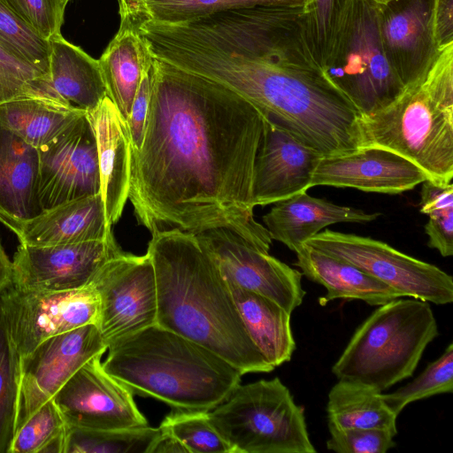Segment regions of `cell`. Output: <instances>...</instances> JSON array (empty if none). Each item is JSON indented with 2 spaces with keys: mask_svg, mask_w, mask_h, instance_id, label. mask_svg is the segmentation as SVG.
<instances>
[{
  "mask_svg": "<svg viewBox=\"0 0 453 453\" xmlns=\"http://www.w3.org/2000/svg\"><path fill=\"white\" fill-rule=\"evenodd\" d=\"M265 120L226 86L154 58L143 139L131 150L128 199L138 224L150 233L226 228L269 253L253 200Z\"/></svg>",
  "mask_w": 453,
  "mask_h": 453,
  "instance_id": "1",
  "label": "cell"
},
{
  "mask_svg": "<svg viewBox=\"0 0 453 453\" xmlns=\"http://www.w3.org/2000/svg\"><path fill=\"white\" fill-rule=\"evenodd\" d=\"M156 58L220 83L323 156L360 148V114L312 67L278 43L229 25H164Z\"/></svg>",
  "mask_w": 453,
  "mask_h": 453,
  "instance_id": "2",
  "label": "cell"
},
{
  "mask_svg": "<svg viewBox=\"0 0 453 453\" xmlns=\"http://www.w3.org/2000/svg\"><path fill=\"white\" fill-rule=\"evenodd\" d=\"M157 324L213 351L243 375L274 370L250 338L227 282L195 234L151 233Z\"/></svg>",
  "mask_w": 453,
  "mask_h": 453,
  "instance_id": "3",
  "label": "cell"
},
{
  "mask_svg": "<svg viewBox=\"0 0 453 453\" xmlns=\"http://www.w3.org/2000/svg\"><path fill=\"white\" fill-rule=\"evenodd\" d=\"M104 369L134 395L174 410L209 411L240 384L242 373L205 347L155 324L108 345Z\"/></svg>",
  "mask_w": 453,
  "mask_h": 453,
  "instance_id": "4",
  "label": "cell"
},
{
  "mask_svg": "<svg viewBox=\"0 0 453 453\" xmlns=\"http://www.w3.org/2000/svg\"><path fill=\"white\" fill-rule=\"evenodd\" d=\"M360 147L395 152L429 180L453 179V40L434 45L397 96L359 119Z\"/></svg>",
  "mask_w": 453,
  "mask_h": 453,
  "instance_id": "5",
  "label": "cell"
},
{
  "mask_svg": "<svg viewBox=\"0 0 453 453\" xmlns=\"http://www.w3.org/2000/svg\"><path fill=\"white\" fill-rule=\"evenodd\" d=\"M383 10L371 0H341L310 64L361 116L389 104L404 81L381 35Z\"/></svg>",
  "mask_w": 453,
  "mask_h": 453,
  "instance_id": "6",
  "label": "cell"
},
{
  "mask_svg": "<svg viewBox=\"0 0 453 453\" xmlns=\"http://www.w3.org/2000/svg\"><path fill=\"white\" fill-rule=\"evenodd\" d=\"M439 334L428 302L400 297L378 308L356 329L332 367L339 380L380 393L412 376Z\"/></svg>",
  "mask_w": 453,
  "mask_h": 453,
  "instance_id": "7",
  "label": "cell"
},
{
  "mask_svg": "<svg viewBox=\"0 0 453 453\" xmlns=\"http://www.w3.org/2000/svg\"><path fill=\"white\" fill-rule=\"evenodd\" d=\"M208 418L234 453H315L304 417L280 378L237 385Z\"/></svg>",
  "mask_w": 453,
  "mask_h": 453,
  "instance_id": "8",
  "label": "cell"
},
{
  "mask_svg": "<svg viewBox=\"0 0 453 453\" xmlns=\"http://www.w3.org/2000/svg\"><path fill=\"white\" fill-rule=\"evenodd\" d=\"M303 244L355 265L391 287L403 297H412L437 305L453 301L451 275L384 242L354 234L325 230Z\"/></svg>",
  "mask_w": 453,
  "mask_h": 453,
  "instance_id": "9",
  "label": "cell"
},
{
  "mask_svg": "<svg viewBox=\"0 0 453 453\" xmlns=\"http://www.w3.org/2000/svg\"><path fill=\"white\" fill-rule=\"evenodd\" d=\"M91 284L99 298L97 326L107 345L157 324V280L148 253H121L103 266Z\"/></svg>",
  "mask_w": 453,
  "mask_h": 453,
  "instance_id": "10",
  "label": "cell"
},
{
  "mask_svg": "<svg viewBox=\"0 0 453 453\" xmlns=\"http://www.w3.org/2000/svg\"><path fill=\"white\" fill-rule=\"evenodd\" d=\"M10 334L20 357L43 341L98 323L99 298L92 284L68 291L23 290L13 286L0 294Z\"/></svg>",
  "mask_w": 453,
  "mask_h": 453,
  "instance_id": "11",
  "label": "cell"
},
{
  "mask_svg": "<svg viewBox=\"0 0 453 453\" xmlns=\"http://www.w3.org/2000/svg\"><path fill=\"white\" fill-rule=\"evenodd\" d=\"M108 349L97 325L52 336L20 357L16 431L86 362Z\"/></svg>",
  "mask_w": 453,
  "mask_h": 453,
  "instance_id": "12",
  "label": "cell"
},
{
  "mask_svg": "<svg viewBox=\"0 0 453 453\" xmlns=\"http://www.w3.org/2000/svg\"><path fill=\"white\" fill-rule=\"evenodd\" d=\"M225 279L292 311L305 296L302 273L250 244L235 232L211 228L195 234Z\"/></svg>",
  "mask_w": 453,
  "mask_h": 453,
  "instance_id": "13",
  "label": "cell"
},
{
  "mask_svg": "<svg viewBox=\"0 0 453 453\" xmlns=\"http://www.w3.org/2000/svg\"><path fill=\"white\" fill-rule=\"evenodd\" d=\"M37 150L42 211L100 193L96 142L87 112Z\"/></svg>",
  "mask_w": 453,
  "mask_h": 453,
  "instance_id": "14",
  "label": "cell"
},
{
  "mask_svg": "<svg viewBox=\"0 0 453 453\" xmlns=\"http://www.w3.org/2000/svg\"><path fill=\"white\" fill-rule=\"evenodd\" d=\"M101 357L86 362L53 396L65 425L97 430L148 426L134 394L104 369Z\"/></svg>",
  "mask_w": 453,
  "mask_h": 453,
  "instance_id": "15",
  "label": "cell"
},
{
  "mask_svg": "<svg viewBox=\"0 0 453 453\" xmlns=\"http://www.w3.org/2000/svg\"><path fill=\"white\" fill-rule=\"evenodd\" d=\"M124 251L114 235L104 240L50 246L19 243L13 256V287L68 291L91 284L103 266Z\"/></svg>",
  "mask_w": 453,
  "mask_h": 453,
  "instance_id": "16",
  "label": "cell"
},
{
  "mask_svg": "<svg viewBox=\"0 0 453 453\" xmlns=\"http://www.w3.org/2000/svg\"><path fill=\"white\" fill-rule=\"evenodd\" d=\"M429 180L413 162L380 147L322 156L313 172L311 188L333 186L365 192L400 194Z\"/></svg>",
  "mask_w": 453,
  "mask_h": 453,
  "instance_id": "17",
  "label": "cell"
},
{
  "mask_svg": "<svg viewBox=\"0 0 453 453\" xmlns=\"http://www.w3.org/2000/svg\"><path fill=\"white\" fill-rule=\"evenodd\" d=\"M322 156L266 118L254 167L255 206L273 204L307 191Z\"/></svg>",
  "mask_w": 453,
  "mask_h": 453,
  "instance_id": "18",
  "label": "cell"
},
{
  "mask_svg": "<svg viewBox=\"0 0 453 453\" xmlns=\"http://www.w3.org/2000/svg\"><path fill=\"white\" fill-rule=\"evenodd\" d=\"M87 116L96 142L100 194L109 227L121 218L130 188L131 143L126 122L109 96Z\"/></svg>",
  "mask_w": 453,
  "mask_h": 453,
  "instance_id": "19",
  "label": "cell"
},
{
  "mask_svg": "<svg viewBox=\"0 0 453 453\" xmlns=\"http://www.w3.org/2000/svg\"><path fill=\"white\" fill-rule=\"evenodd\" d=\"M37 148L0 125V222L16 235L42 209Z\"/></svg>",
  "mask_w": 453,
  "mask_h": 453,
  "instance_id": "20",
  "label": "cell"
},
{
  "mask_svg": "<svg viewBox=\"0 0 453 453\" xmlns=\"http://www.w3.org/2000/svg\"><path fill=\"white\" fill-rule=\"evenodd\" d=\"M380 212L335 204L311 196L307 191L273 203L263 216V222L272 240L278 241L296 252L310 238L327 226L337 223H368Z\"/></svg>",
  "mask_w": 453,
  "mask_h": 453,
  "instance_id": "21",
  "label": "cell"
},
{
  "mask_svg": "<svg viewBox=\"0 0 453 453\" xmlns=\"http://www.w3.org/2000/svg\"><path fill=\"white\" fill-rule=\"evenodd\" d=\"M112 234L98 193L42 211L22 226L17 237L21 244L50 246L104 240Z\"/></svg>",
  "mask_w": 453,
  "mask_h": 453,
  "instance_id": "22",
  "label": "cell"
},
{
  "mask_svg": "<svg viewBox=\"0 0 453 453\" xmlns=\"http://www.w3.org/2000/svg\"><path fill=\"white\" fill-rule=\"evenodd\" d=\"M296 254L294 265L302 274L326 288V294L319 299L322 306L335 299L361 300L369 305L380 306L403 297L355 265L304 244Z\"/></svg>",
  "mask_w": 453,
  "mask_h": 453,
  "instance_id": "23",
  "label": "cell"
},
{
  "mask_svg": "<svg viewBox=\"0 0 453 453\" xmlns=\"http://www.w3.org/2000/svg\"><path fill=\"white\" fill-rule=\"evenodd\" d=\"M50 44V79L55 92L72 106L86 112L94 110L108 96L98 59L61 35Z\"/></svg>",
  "mask_w": 453,
  "mask_h": 453,
  "instance_id": "24",
  "label": "cell"
},
{
  "mask_svg": "<svg viewBox=\"0 0 453 453\" xmlns=\"http://www.w3.org/2000/svg\"><path fill=\"white\" fill-rule=\"evenodd\" d=\"M226 280L245 327L264 358L274 368L290 361L296 348L291 313L274 301Z\"/></svg>",
  "mask_w": 453,
  "mask_h": 453,
  "instance_id": "25",
  "label": "cell"
},
{
  "mask_svg": "<svg viewBox=\"0 0 453 453\" xmlns=\"http://www.w3.org/2000/svg\"><path fill=\"white\" fill-rule=\"evenodd\" d=\"M98 61L107 96L127 122L142 75L154 57L134 28L120 25Z\"/></svg>",
  "mask_w": 453,
  "mask_h": 453,
  "instance_id": "26",
  "label": "cell"
},
{
  "mask_svg": "<svg viewBox=\"0 0 453 453\" xmlns=\"http://www.w3.org/2000/svg\"><path fill=\"white\" fill-rule=\"evenodd\" d=\"M310 0H132L119 8L120 25L150 20L165 24L189 22L220 12L257 6L304 8Z\"/></svg>",
  "mask_w": 453,
  "mask_h": 453,
  "instance_id": "27",
  "label": "cell"
},
{
  "mask_svg": "<svg viewBox=\"0 0 453 453\" xmlns=\"http://www.w3.org/2000/svg\"><path fill=\"white\" fill-rule=\"evenodd\" d=\"M86 111L38 97H19L0 104V125L39 148Z\"/></svg>",
  "mask_w": 453,
  "mask_h": 453,
  "instance_id": "28",
  "label": "cell"
},
{
  "mask_svg": "<svg viewBox=\"0 0 453 453\" xmlns=\"http://www.w3.org/2000/svg\"><path fill=\"white\" fill-rule=\"evenodd\" d=\"M326 412L328 427L380 428L397 434V416L382 393L368 386L338 380L328 393Z\"/></svg>",
  "mask_w": 453,
  "mask_h": 453,
  "instance_id": "29",
  "label": "cell"
},
{
  "mask_svg": "<svg viewBox=\"0 0 453 453\" xmlns=\"http://www.w3.org/2000/svg\"><path fill=\"white\" fill-rule=\"evenodd\" d=\"M159 427L97 430L65 426L64 453H147Z\"/></svg>",
  "mask_w": 453,
  "mask_h": 453,
  "instance_id": "30",
  "label": "cell"
},
{
  "mask_svg": "<svg viewBox=\"0 0 453 453\" xmlns=\"http://www.w3.org/2000/svg\"><path fill=\"white\" fill-rule=\"evenodd\" d=\"M431 12L432 0H409L403 8L382 15L381 35L390 58L416 53L426 39L431 42Z\"/></svg>",
  "mask_w": 453,
  "mask_h": 453,
  "instance_id": "31",
  "label": "cell"
},
{
  "mask_svg": "<svg viewBox=\"0 0 453 453\" xmlns=\"http://www.w3.org/2000/svg\"><path fill=\"white\" fill-rule=\"evenodd\" d=\"M20 356L0 302V453H9L15 435Z\"/></svg>",
  "mask_w": 453,
  "mask_h": 453,
  "instance_id": "32",
  "label": "cell"
},
{
  "mask_svg": "<svg viewBox=\"0 0 453 453\" xmlns=\"http://www.w3.org/2000/svg\"><path fill=\"white\" fill-rule=\"evenodd\" d=\"M419 211L428 215L427 246L444 257L453 255V184L426 180L420 191Z\"/></svg>",
  "mask_w": 453,
  "mask_h": 453,
  "instance_id": "33",
  "label": "cell"
},
{
  "mask_svg": "<svg viewBox=\"0 0 453 453\" xmlns=\"http://www.w3.org/2000/svg\"><path fill=\"white\" fill-rule=\"evenodd\" d=\"M65 426L50 399L16 431L9 453H64Z\"/></svg>",
  "mask_w": 453,
  "mask_h": 453,
  "instance_id": "34",
  "label": "cell"
},
{
  "mask_svg": "<svg viewBox=\"0 0 453 453\" xmlns=\"http://www.w3.org/2000/svg\"><path fill=\"white\" fill-rule=\"evenodd\" d=\"M0 47L18 60L50 76V41L0 0Z\"/></svg>",
  "mask_w": 453,
  "mask_h": 453,
  "instance_id": "35",
  "label": "cell"
},
{
  "mask_svg": "<svg viewBox=\"0 0 453 453\" xmlns=\"http://www.w3.org/2000/svg\"><path fill=\"white\" fill-rule=\"evenodd\" d=\"M452 391L453 344L450 342L442 354L429 363L418 377L391 393H382V398L388 408L398 416L409 403Z\"/></svg>",
  "mask_w": 453,
  "mask_h": 453,
  "instance_id": "36",
  "label": "cell"
},
{
  "mask_svg": "<svg viewBox=\"0 0 453 453\" xmlns=\"http://www.w3.org/2000/svg\"><path fill=\"white\" fill-rule=\"evenodd\" d=\"M207 412L174 410L165 417L159 428L173 434L188 453H234L212 426Z\"/></svg>",
  "mask_w": 453,
  "mask_h": 453,
  "instance_id": "37",
  "label": "cell"
},
{
  "mask_svg": "<svg viewBox=\"0 0 453 453\" xmlns=\"http://www.w3.org/2000/svg\"><path fill=\"white\" fill-rule=\"evenodd\" d=\"M19 97H38L68 104L53 89L50 76L0 47V104Z\"/></svg>",
  "mask_w": 453,
  "mask_h": 453,
  "instance_id": "38",
  "label": "cell"
},
{
  "mask_svg": "<svg viewBox=\"0 0 453 453\" xmlns=\"http://www.w3.org/2000/svg\"><path fill=\"white\" fill-rule=\"evenodd\" d=\"M326 449L337 453H386L395 447V436L387 429L328 427Z\"/></svg>",
  "mask_w": 453,
  "mask_h": 453,
  "instance_id": "39",
  "label": "cell"
},
{
  "mask_svg": "<svg viewBox=\"0 0 453 453\" xmlns=\"http://www.w3.org/2000/svg\"><path fill=\"white\" fill-rule=\"evenodd\" d=\"M16 15L44 39L60 35L64 21L58 0H2Z\"/></svg>",
  "mask_w": 453,
  "mask_h": 453,
  "instance_id": "40",
  "label": "cell"
},
{
  "mask_svg": "<svg viewBox=\"0 0 453 453\" xmlns=\"http://www.w3.org/2000/svg\"><path fill=\"white\" fill-rule=\"evenodd\" d=\"M341 0H310L305 19L304 37L311 42L310 50L315 55L323 45L334 14Z\"/></svg>",
  "mask_w": 453,
  "mask_h": 453,
  "instance_id": "41",
  "label": "cell"
},
{
  "mask_svg": "<svg viewBox=\"0 0 453 453\" xmlns=\"http://www.w3.org/2000/svg\"><path fill=\"white\" fill-rule=\"evenodd\" d=\"M153 64L154 61L142 75L126 122L132 151L140 149L143 139L150 96Z\"/></svg>",
  "mask_w": 453,
  "mask_h": 453,
  "instance_id": "42",
  "label": "cell"
},
{
  "mask_svg": "<svg viewBox=\"0 0 453 453\" xmlns=\"http://www.w3.org/2000/svg\"><path fill=\"white\" fill-rule=\"evenodd\" d=\"M431 44L453 40V0H432Z\"/></svg>",
  "mask_w": 453,
  "mask_h": 453,
  "instance_id": "43",
  "label": "cell"
},
{
  "mask_svg": "<svg viewBox=\"0 0 453 453\" xmlns=\"http://www.w3.org/2000/svg\"><path fill=\"white\" fill-rule=\"evenodd\" d=\"M147 453H188V450L173 434L160 429Z\"/></svg>",
  "mask_w": 453,
  "mask_h": 453,
  "instance_id": "44",
  "label": "cell"
},
{
  "mask_svg": "<svg viewBox=\"0 0 453 453\" xmlns=\"http://www.w3.org/2000/svg\"><path fill=\"white\" fill-rule=\"evenodd\" d=\"M13 285V265L0 241V294Z\"/></svg>",
  "mask_w": 453,
  "mask_h": 453,
  "instance_id": "45",
  "label": "cell"
},
{
  "mask_svg": "<svg viewBox=\"0 0 453 453\" xmlns=\"http://www.w3.org/2000/svg\"><path fill=\"white\" fill-rule=\"evenodd\" d=\"M372 3H374L378 7H380L382 10H385L388 6L392 4L397 0H371Z\"/></svg>",
  "mask_w": 453,
  "mask_h": 453,
  "instance_id": "46",
  "label": "cell"
},
{
  "mask_svg": "<svg viewBox=\"0 0 453 453\" xmlns=\"http://www.w3.org/2000/svg\"><path fill=\"white\" fill-rule=\"evenodd\" d=\"M69 0H58L60 10L63 13H65V9Z\"/></svg>",
  "mask_w": 453,
  "mask_h": 453,
  "instance_id": "47",
  "label": "cell"
},
{
  "mask_svg": "<svg viewBox=\"0 0 453 453\" xmlns=\"http://www.w3.org/2000/svg\"><path fill=\"white\" fill-rule=\"evenodd\" d=\"M132 0H118V3H119V8L126 5L127 4H128L129 2H131Z\"/></svg>",
  "mask_w": 453,
  "mask_h": 453,
  "instance_id": "48",
  "label": "cell"
}]
</instances>
